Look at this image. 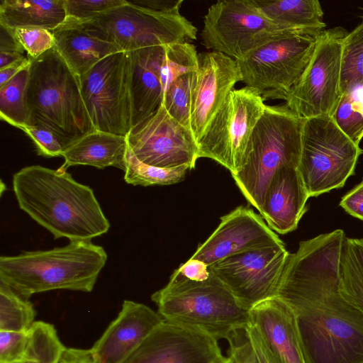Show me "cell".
<instances>
[{"label":"cell","instance_id":"35","mask_svg":"<svg viewBox=\"0 0 363 363\" xmlns=\"http://www.w3.org/2000/svg\"><path fill=\"white\" fill-rule=\"evenodd\" d=\"M16 39L30 60H35L55 46L52 31L40 28H19L13 30Z\"/></svg>","mask_w":363,"mask_h":363},{"label":"cell","instance_id":"11","mask_svg":"<svg viewBox=\"0 0 363 363\" xmlns=\"http://www.w3.org/2000/svg\"><path fill=\"white\" fill-rule=\"evenodd\" d=\"M253 89H233L198 143L199 158L215 160L236 174L243 167L252 133L265 110Z\"/></svg>","mask_w":363,"mask_h":363},{"label":"cell","instance_id":"31","mask_svg":"<svg viewBox=\"0 0 363 363\" xmlns=\"http://www.w3.org/2000/svg\"><path fill=\"white\" fill-rule=\"evenodd\" d=\"M363 84V21L342 41L341 59V95Z\"/></svg>","mask_w":363,"mask_h":363},{"label":"cell","instance_id":"10","mask_svg":"<svg viewBox=\"0 0 363 363\" xmlns=\"http://www.w3.org/2000/svg\"><path fill=\"white\" fill-rule=\"evenodd\" d=\"M127 53L133 129L160 107L165 91L175 79L197 70L198 60L194 51L184 43L148 47Z\"/></svg>","mask_w":363,"mask_h":363},{"label":"cell","instance_id":"41","mask_svg":"<svg viewBox=\"0 0 363 363\" xmlns=\"http://www.w3.org/2000/svg\"><path fill=\"white\" fill-rule=\"evenodd\" d=\"M340 206L348 214L363 220V179L342 196Z\"/></svg>","mask_w":363,"mask_h":363},{"label":"cell","instance_id":"32","mask_svg":"<svg viewBox=\"0 0 363 363\" xmlns=\"http://www.w3.org/2000/svg\"><path fill=\"white\" fill-rule=\"evenodd\" d=\"M187 170L186 167L167 169L146 164L138 160L128 147L124 171L127 184L144 186L173 184L182 181Z\"/></svg>","mask_w":363,"mask_h":363},{"label":"cell","instance_id":"2","mask_svg":"<svg viewBox=\"0 0 363 363\" xmlns=\"http://www.w3.org/2000/svg\"><path fill=\"white\" fill-rule=\"evenodd\" d=\"M13 189L20 208L55 239L90 241L109 230L93 190L67 172L26 167L13 175Z\"/></svg>","mask_w":363,"mask_h":363},{"label":"cell","instance_id":"3","mask_svg":"<svg viewBox=\"0 0 363 363\" xmlns=\"http://www.w3.org/2000/svg\"><path fill=\"white\" fill-rule=\"evenodd\" d=\"M107 260L104 249L90 241L0 257V284L21 297L66 289L91 292Z\"/></svg>","mask_w":363,"mask_h":363},{"label":"cell","instance_id":"49","mask_svg":"<svg viewBox=\"0 0 363 363\" xmlns=\"http://www.w3.org/2000/svg\"><path fill=\"white\" fill-rule=\"evenodd\" d=\"M231 359V358H230ZM233 361V360H232ZM234 363V362H233Z\"/></svg>","mask_w":363,"mask_h":363},{"label":"cell","instance_id":"9","mask_svg":"<svg viewBox=\"0 0 363 363\" xmlns=\"http://www.w3.org/2000/svg\"><path fill=\"white\" fill-rule=\"evenodd\" d=\"M318 35L290 32L258 47L236 60L241 82L264 101H286L311 60Z\"/></svg>","mask_w":363,"mask_h":363},{"label":"cell","instance_id":"46","mask_svg":"<svg viewBox=\"0 0 363 363\" xmlns=\"http://www.w3.org/2000/svg\"><path fill=\"white\" fill-rule=\"evenodd\" d=\"M30 63V59L28 57L26 60L17 62L5 68L0 69V87L7 83L20 71L28 66Z\"/></svg>","mask_w":363,"mask_h":363},{"label":"cell","instance_id":"36","mask_svg":"<svg viewBox=\"0 0 363 363\" xmlns=\"http://www.w3.org/2000/svg\"><path fill=\"white\" fill-rule=\"evenodd\" d=\"M30 343V330L0 331V363H22L28 357Z\"/></svg>","mask_w":363,"mask_h":363},{"label":"cell","instance_id":"20","mask_svg":"<svg viewBox=\"0 0 363 363\" xmlns=\"http://www.w3.org/2000/svg\"><path fill=\"white\" fill-rule=\"evenodd\" d=\"M163 320L147 306L124 300L117 317L90 349L96 363H125Z\"/></svg>","mask_w":363,"mask_h":363},{"label":"cell","instance_id":"22","mask_svg":"<svg viewBox=\"0 0 363 363\" xmlns=\"http://www.w3.org/2000/svg\"><path fill=\"white\" fill-rule=\"evenodd\" d=\"M250 317L279 363H305L295 315L289 306L274 297L254 306Z\"/></svg>","mask_w":363,"mask_h":363},{"label":"cell","instance_id":"4","mask_svg":"<svg viewBox=\"0 0 363 363\" xmlns=\"http://www.w3.org/2000/svg\"><path fill=\"white\" fill-rule=\"evenodd\" d=\"M30 60L25 93L28 125L50 131L65 150L96 130L82 99L79 77L55 48Z\"/></svg>","mask_w":363,"mask_h":363},{"label":"cell","instance_id":"47","mask_svg":"<svg viewBox=\"0 0 363 363\" xmlns=\"http://www.w3.org/2000/svg\"><path fill=\"white\" fill-rule=\"evenodd\" d=\"M26 58L28 57L16 52H0V69Z\"/></svg>","mask_w":363,"mask_h":363},{"label":"cell","instance_id":"42","mask_svg":"<svg viewBox=\"0 0 363 363\" xmlns=\"http://www.w3.org/2000/svg\"><path fill=\"white\" fill-rule=\"evenodd\" d=\"M177 269L182 276L193 281H203L211 275L209 267L206 263L191 257Z\"/></svg>","mask_w":363,"mask_h":363},{"label":"cell","instance_id":"40","mask_svg":"<svg viewBox=\"0 0 363 363\" xmlns=\"http://www.w3.org/2000/svg\"><path fill=\"white\" fill-rule=\"evenodd\" d=\"M245 332L258 363H279L264 337L251 323Z\"/></svg>","mask_w":363,"mask_h":363},{"label":"cell","instance_id":"34","mask_svg":"<svg viewBox=\"0 0 363 363\" xmlns=\"http://www.w3.org/2000/svg\"><path fill=\"white\" fill-rule=\"evenodd\" d=\"M196 82V72L178 77L165 91L162 104L174 119L190 130L191 96Z\"/></svg>","mask_w":363,"mask_h":363},{"label":"cell","instance_id":"24","mask_svg":"<svg viewBox=\"0 0 363 363\" xmlns=\"http://www.w3.org/2000/svg\"><path fill=\"white\" fill-rule=\"evenodd\" d=\"M127 138L100 130L89 133L63 152L64 164L57 169L67 172L74 165H90L99 169L115 167L125 169Z\"/></svg>","mask_w":363,"mask_h":363},{"label":"cell","instance_id":"26","mask_svg":"<svg viewBox=\"0 0 363 363\" xmlns=\"http://www.w3.org/2000/svg\"><path fill=\"white\" fill-rule=\"evenodd\" d=\"M270 21L286 30L314 35L325 28L318 0H253Z\"/></svg>","mask_w":363,"mask_h":363},{"label":"cell","instance_id":"7","mask_svg":"<svg viewBox=\"0 0 363 363\" xmlns=\"http://www.w3.org/2000/svg\"><path fill=\"white\" fill-rule=\"evenodd\" d=\"M362 153L331 116L303 119L298 170L308 196L342 187Z\"/></svg>","mask_w":363,"mask_h":363},{"label":"cell","instance_id":"38","mask_svg":"<svg viewBox=\"0 0 363 363\" xmlns=\"http://www.w3.org/2000/svg\"><path fill=\"white\" fill-rule=\"evenodd\" d=\"M33 140L38 154L43 157H62L64 147L50 131L37 126L27 125L21 128Z\"/></svg>","mask_w":363,"mask_h":363},{"label":"cell","instance_id":"1","mask_svg":"<svg viewBox=\"0 0 363 363\" xmlns=\"http://www.w3.org/2000/svg\"><path fill=\"white\" fill-rule=\"evenodd\" d=\"M345 232L301 241L289 253L277 296L294 311L305 363H363V313L339 287Z\"/></svg>","mask_w":363,"mask_h":363},{"label":"cell","instance_id":"29","mask_svg":"<svg viewBox=\"0 0 363 363\" xmlns=\"http://www.w3.org/2000/svg\"><path fill=\"white\" fill-rule=\"evenodd\" d=\"M35 315L31 302L0 284V331L28 333Z\"/></svg>","mask_w":363,"mask_h":363},{"label":"cell","instance_id":"37","mask_svg":"<svg viewBox=\"0 0 363 363\" xmlns=\"http://www.w3.org/2000/svg\"><path fill=\"white\" fill-rule=\"evenodd\" d=\"M126 0H64L67 18L86 21L123 4Z\"/></svg>","mask_w":363,"mask_h":363},{"label":"cell","instance_id":"19","mask_svg":"<svg viewBox=\"0 0 363 363\" xmlns=\"http://www.w3.org/2000/svg\"><path fill=\"white\" fill-rule=\"evenodd\" d=\"M281 243L262 216L241 206L220 218L218 226L191 258L210 266L241 252Z\"/></svg>","mask_w":363,"mask_h":363},{"label":"cell","instance_id":"39","mask_svg":"<svg viewBox=\"0 0 363 363\" xmlns=\"http://www.w3.org/2000/svg\"><path fill=\"white\" fill-rule=\"evenodd\" d=\"M229 357L234 363H258L245 330L237 333L228 340Z\"/></svg>","mask_w":363,"mask_h":363},{"label":"cell","instance_id":"21","mask_svg":"<svg viewBox=\"0 0 363 363\" xmlns=\"http://www.w3.org/2000/svg\"><path fill=\"white\" fill-rule=\"evenodd\" d=\"M308 198L298 167H285L269 182L259 213L271 229L286 234L297 228Z\"/></svg>","mask_w":363,"mask_h":363},{"label":"cell","instance_id":"6","mask_svg":"<svg viewBox=\"0 0 363 363\" xmlns=\"http://www.w3.org/2000/svg\"><path fill=\"white\" fill-rule=\"evenodd\" d=\"M303 119L285 104L266 105L249 141L244 165L232 175L247 201L260 212L272 178L285 167H298Z\"/></svg>","mask_w":363,"mask_h":363},{"label":"cell","instance_id":"25","mask_svg":"<svg viewBox=\"0 0 363 363\" xmlns=\"http://www.w3.org/2000/svg\"><path fill=\"white\" fill-rule=\"evenodd\" d=\"M67 19L64 0H4L0 25L9 29L40 28L53 30Z\"/></svg>","mask_w":363,"mask_h":363},{"label":"cell","instance_id":"23","mask_svg":"<svg viewBox=\"0 0 363 363\" xmlns=\"http://www.w3.org/2000/svg\"><path fill=\"white\" fill-rule=\"evenodd\" d=\"M51 31L54 48L78 77L106 57L122 52L84 21L67 18Z\"/></svg>","mask_w":363,"mask_h":363},{"label":"cell","instance_id":"30","mask_svg":"<svg viewBox=\"0 0 363 363\" xmlns=\"http://www.w3.org/2000/svg\"><path fill=\"white\" fill-rule=\"evenodd\" d=\"M331 117L345 135L359 145L363 138V84L341 95Z\"/></svg>","mask_w":363,"mask_h":363},{"label":"cell","instance_id":"44","mask_svg":"<svg viewBox=\"0 0 363 363\" xmlns=\"http://www.w3.org/2000/svg\"><path fill=\"white\" fill-rule=\"evenodd\" d=\"M0 26V52H16L23 55L25 50L16 39L13 30Z\"/></svg>","mask_w":363,"mask_h":363},{"label":"cell","instance_id":"15","mask_svg":"<svg viewBox=\"0 0 363 363\" xmlns=\"http://www.w3.org/2000/svg\"><path fill=\"white\" fill-rule=\"evenodd\" d=\"M289 255L283 242L241 252L208 267L238 303L250 311L277 296Z\"/></svg>","mask_w":363,"mask_h":363},{"label":"cell","instance_id":"8","mask_svg":"<svg viewBox=\"0 0 363 363\" xmlns=\"http://www.w3.org/2000/svg\"><path fill=\"white\" fill-rule=\"evenodd\" d=\"M144 8L126 1L123 4L82 21L122 52L196 39L197 28L179 12Z\"/></svg>","mask_w":363,"mask_h":363},{"label":"cell","instance_id":"16","mask_svg":"<svg viewBox=\"0 0 363 363\" xmlns=\"http://www.w3.org/2000/svg\"><path fill=\"white\" fill-rule=\"evenodd\" d=\"M140 162L160 168L195 167L199 147L192 132L174 119L162 104L126 136Z\"/></svg>","mask_w":363,"mask_h":363},{"label":"cell","instance_id":"17","mask_svg":"<svg viewBox=\"0 0 363 363\" xmlns=\"http://www.w3.org/2000/svg\"><path fill=\"white\" fill-rule=\"evenodd\" d=\"M226 359L213 337L163 320L125 363H223Z\"/></svg>","mask_w":363,"mask_h":363},{"label":"cell","instance_id":"28","mask_svg":"<svg viewBox=\"0 0 363 363\" xmlns=\"http://www.w3.org/2000/svg\"><path fill=\"white\" fill-rule=\"evenodd\" d=\"M29 67L30 65L0 87L1 119L21 130L28 125L25 93Z\"/></svg>","mask_w":363,"mask_h":363},{"label":"cell","instance_id":"18","mask_svg":"<svg viewBox=\"0 0 363 363\" xmlns=\"http://www.w3.org/2000/svg\"><path fill=\"white\" fill-rule=\"evenodd\" d=\"M198 58L190 118L197 144L234 85L242 81L235 60L215 51L200 53Z\"/></svg>","mask_w":363,"mask_h":363},{"label":"cell","instance_id":"5","mask_svg":"<svg viewBox=\"0 0 363 363\" xmlns=\"http://www.w3.org/2000/svg\"><path fill=\"white\" fill-rule=\"evenodd\" d=\"M151 298L164 320L198 329L218 340L228 341L250 323V311L211 271L207 279L197 281L176 269Z\"/></svg>","mask_w":363,"mask_h":363},{"label":"cell","instance_id":"45","mask_svg":"<svg viewBox=\"0 0 363 363\" xmlns=\"http://www.w3.org/2000/svg\"><path fill=\"white\" fill-rule=\"evenodd\" d=\"M133 4H135L138 6L156 10V11H165L169 10L177 7H181L182 4L183 3L182 0H176V1H130Z\"/></svg>","mask_w":363,"mask_h":363},{"label":"cell","instance_id":"48","mask_svg":"<svg viewBox=\"0 0 363 363\" xmlns=\"http://www.w3.org/2000/svg\"><path fill=\"white\" fill-rule=\"evenodd\" d=\"M223 363H233V362L232 359L229 357H228L226 360Z\"/></svg>","mask_w":363,"mask_h":363},{"label":"cell","instance_id":"12","mask_svg":"<svg viewBox=\"0 0 363 363\" xmlns=\"http://www.w3.org/2000/svg\"><path fill=\"white\" fill-rule=\"evenodd\" d=\"M268 19L253 0H220L203 18L201 36L205 47L235 60L286 33Z\"/></svg>","mask_w":363,"mask_h":363},{"label":"cell","instance_id":"43","mask_svg":"<svg viewBox=\"0 0 363 363\" xmlns=\"http://www.w3.org/2000/svg\"><path fill=\"white\" fill-rule=\"evenodd\" d=\"M57 363H96V362L90 349L65 347Z\"/></svg>","mask_w":363,"mask_h":363},{"label":"cell","instance_id":"27","mask_svg":"<svg viewBox=\"0 0 363 363\" xmlns=\"http://www.w3.org/2000/svg\"><path fill=\"white\" fill-rule=\"evenodd\" d=\"M339 283L342 296L363 313V238H345L340 253Z\"/></svg>","mask_w":363,"mask_h":363},{"label":"cell","instance_id":"14","mask_svg":"<svg viewBox=\"0 0 363 363\" xmlns=\"http://www.w3.org/2000/svg\"><path fill=\"white\" fill-rule=\"evenodd\" d=\"M341 27L323 30L303 73L284 104L302 119L331 116L341 96L342 41Z\"/></svg>","mask_w":363,"mask_h":363},{"label":"cell","instance_id":"13","mask_svg":"<svg viewBox=\"0 0 363 363\" xmlns=\"http://www.w3.org/2000/svg\"><path fill=\"white\" fill-rule=\"evenodd\" d=\"M81 93L96 130L126 137L132 129L133 103L127 52H118L79 77Z\"/></svg>","mask_w":363,"mask_h":363},{"label":"cell","instance_id":"33","mask_svg":"<svg viewBox=\"0 0 363 363\" xmlns=\"http://www.w3.org/2000/svg\"><path fill=\"white\" fill-rule=\"evenodd\" d=\"M30 343L28 357L22 363H57L65 349L54 325L35 321L30 330Z\"/></svg>","mask_w":363,"mask_h":363}]
</instances>
